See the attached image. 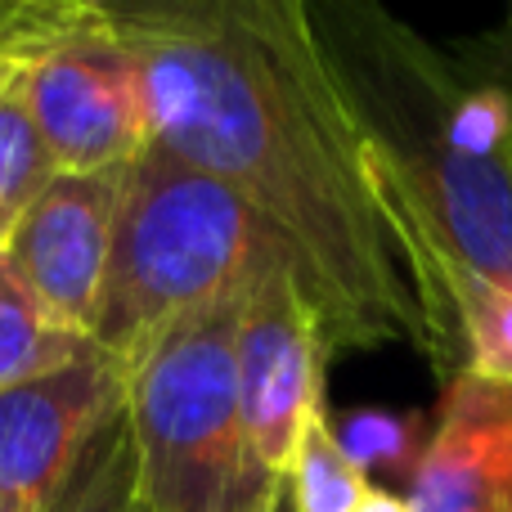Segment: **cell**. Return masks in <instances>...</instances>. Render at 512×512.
Listing matches in <instances>:
<instances>
[{"instance_id":"obj_5","label":"cell","mask_w":512,"mask_h":512,"mask_svg":"<svg viewBox=\"0 0 512 512\" xmlns=\"http://www.w3.org/2000/svg\"><path fill=\"white\" fill-rule=\"evenodd\" d=\"M319 373L324 346L315 315L288 261L270 256L256 270L239 319V414L252 490H279L288 481L301 432L324 409Z\"/></svg>"},{"instance_id":"obj_3","label":"cell","mask_w":512,"mask_h":512,"mask_svg":"<svg viewBox=\"0 0 512 512\" xmlns=\"http://www.w3.org/2000/svg\"><path fill=\"white\" fill-rule=\"evenodd\" d=\"M274 252V234L225 180L149 135L126 162L90 342L131 369L176 319L221 297Z\"/></svg>"},{"instance_id":"obj_9","label":"cell","mask_w":512,"mask_h":512,"mask_svg":"<svg viewBox=\"0 0 512 512\" xmlns=\"http://www.w3.org/2000/svg\"><path fill=\"white\" fill-rule=\"evenodd\" d=\"M414 512H512V387L459 369L409 477Z\"/></svg>"},{"instance_id":"obj_15","label":"cell","mask_w":512,"mask_h":512,"mask_svg":"<svg viewBox=\"0 0 512 512\" xmlns=\"http://www.w3.org/2000/svg\"><path fill=\"white\" fill-rule=\"evenodd\" d=\"M99 9L77 0H0V54L36 63L41 54L95 32Z\"/></svg>"},{"instance_id":"obj_4","label":"cell","mask_w":512,"mask_h":512,"mask_svg":"<svg viewBox=\"0 0 512 512\" xmlns=\"http://www.w3.org/2000/svg\"><path fill=\"white\" fill-rule=\"evenodd\" d=\"M256 270L176 319L126 369V423L153 512H274L283 495L248 486L243 454L239 319Z\"/></svg>"},{"instance_id":"obj_1","label":"cell","mask_w":512,"mask_h":512,"mask_svg":"<svg viewBox=\"0 0 512 512\" xmlns=\"http://www.w3.org/2000/svg\"><path fill=\"white\" fill-rule=\"evenodd\" d=\"M149 135L198 162L265 221L328 355L409 346L441 378L463 369L382 212L360 122L310 0H104Z\"/></svg>"},{"instance_id":"obj_18","label":"cell","mask_w":512,"mask_h":512,"mask_svg":"<svg viewBox=\"0 0 512 512\" xmlns=\"http://www.w3.org/2000/svg\"><path fill=\"white\" fill-rule=\"evenodd\" d=\"M23 68H27L23 59H9V54H0V95H5V90L14 86L18 77H23Z\"/></svg>"},{"instance_id":"obj_12","label":"cell","mask_w":512,"mask_h":512,"mask_svg":"<svg viewBox=\"0 0 512 512\" xmlns=\"http://www.w3.org/2000/svg\"><path fill=\"white\" fill-rule=\"evenodd\" d=\"M50 512H153L140 486V459H135L131 423H126V400L90 436Z\"/></svg>"},{"instance_id":"obj_6","label":"cell","mask_w":512,"mask_h":512,"mask_svg":"<svg viewBox=\"0 0 512 512\" xmlns=\"http://www.w3.org/2000/svg\"><path fill=\"white\" fill-rule=\"evenodd\" d=\"M18 86L54 171L126 167L149 144L135 63L104 27L27 63Z\"/></svg>"},{"instance_id":"obj_16","label":"cell","mask_w":512,"mask_h":512,"mask_svg":"<svg viewBox=\"0 0 512 512\" xmlns=\"http://www.w3.org/2000/svg\"><path fill=\"white\" fill-rule=\"evenodd\" d=\"M333 436L346 450V459L369 481H373V472H405V481H409L418 468V454L427 445V436H418L414 418L382 414V409H364V414H351L346 423H333Z\"/></svg>"},{"instance_id":"obj_13","label":"cell","mask_w":512,"mask_h":512,"mask_svg":"<svg viewBox=\"0 0 512 512\" xmlns=\"http://www.w3.org/2000/svg\"><path fill=\"white\" fill-rule=\"evenodd\" d=\"M373 481L346 459V450L337 445L333 423L319 409L306 423L297 441L288 468V508L292 512H355L364 495H369Z\"/></svg>"},{"instance_id":"obj_19","label":"cell","mask_w":512,"mask_h":512,"mask_svg":"<svg viewBox=\"0 0 512 512\" xmlns=\"http://www.w3.org/2000/svg\"><path fill=\"white\" fill-rule=\"evenodd\" d=\"M274 512H292L288 508V481H283V495H279V504H274Z\"/></svg>"},{"instance_id":"obj_11","label":"cell","mask_w":512,"mask_h":512,"mask_svg":"<svg viewBox=\"0 0 512 512\" xmlns=\"http://www.w3.org/2000/svg\"><path fill=\"white\" fill-rule=\"evenodd\" d=\"M436 288L450 310L463 369L512 387V283L477 270H441Z\"/></svg>"},{"instance_id":"obj_8","label":"cell","mask_w":512,"mask_h":512,"mask_svg":"<svg viewBox=\"0 0 512 512\" xmlns=\"http://www.w3.org/2000/svg\"><path fill=\"white\" fill-rule=\"evenodd\" d=\"M122 189L126 167L54 171L0 248L27 292L81 337H90L99 315Z\"/></svg>"},{"instance_id":"obj_10","label":"cell","mask_w":512,"mask_h":512,"mask_svg":"<svg viewBox=\"0 0 512 512\" xmlns=\"http://www.w3.org/2000/svg\"><path fill=\"white\" fill-rule=\"evenodd\" d=\"M90 346H95L90 337L63 328L59 319L27 292V283L18 279L9 256L0 252V391L68 369Z\"/></svg>"},{"instance_id":"obj_21","label":"cell","mask_w":512,"mask_h":512,"mask_svg":"<svg viewBox=\"0 0 512 512\" xmlns=\"http://www.w3.org/2000/svg\"><path fill=\"white\" fill-rule=\"evenodd\" d=\"M508 23H512V0H508Z\"/></svg>"},{"instance_id":"obj_20","label":"cell","mask_w":512,"mask_h":512,"mask_svg":"<svg viewBox=\"0 0 512 512\" xmlns=\"http://www.w3.org/2000/svg\"><path fill=\"white\" fill-rule=\"evenodd\" d=\"M77 5H86V9H99V5H104V0H77Z\"/></svg>"},{"instance_id":"obj_7","label":"cell","mask_w":512,"mask_h":512,"mask_svg":"<svg viewBox=\"0 0 512 512\" xmlns=\"http://www.w3.org/2000/svg\"><path fill=\"white\" fill-rule=\"evenodd\" d=\"M122 400L126 369L99 346L68 369L0 391V512H50L81 450Z\"/></svg>"},{"instance_id":"obj_17","label":"cell","mask_w":512,"mask_h":512,"mask_svg":"<svg viewBox=\"0 0 512 512\" xmlns=\"http://www.w3.org/2000/svg\"><path fill=\"white\" fill-rule=\"evenodd\" d=\"M355 512H414V504H409V495H400V490L369 486V495L355 504Z\"/></svg>"},{"instance_id":"obj_2","label":"cell","mask_w":512,"mask_h":512,"mask_svg":"<svg viewBox=\"0 0 512 512\" xmlns=\"http://www.w3.org/2000/svg\"><path fill=\"white\" fill-rule=\"evenodd\" d=\"M310 14L360 122L382 212L450 328L441 270L512 283V81L427 41L387 0H310Z\"/></svg>"},{"instance_id":"obj_14","label":"cell","mask_w":512,"mask_h":512,"mask_svg":"<svg viewBox=\"0 0 512 512\" xmlns=\"http://www.w3.org/2000/svg\"><path fill=\"white\" fill-rule=\"evenodd\" d=\"M50 176L54 162L23 104V86L14 81L0 95V248L14 234V225L23 221V212L36 203V194L50 185Z\"/></svg>"}]
</instances>
